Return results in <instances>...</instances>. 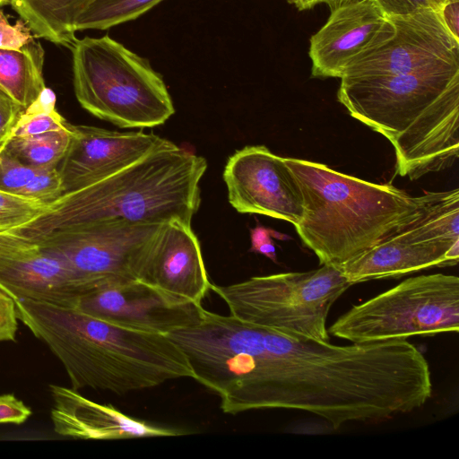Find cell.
Listing matches in <instances>:
<instances>
[{
	"label": "cell",
	"mask_w": 459,
	"mask_h": 459,
	"mask_svg": "<svg viewBox=\"0 0 459 459\" xmlns=\"http://www.w3.org/2000/svg\"><path fill=\"white\" fill-rule=\"evenodd\" d=\"M14 302L19 320L60 360L75 390L121 394L194 378L185 353L167 335L125 327L71 307L29 299Z\"/></svg>",
	"instance_id": "obj_1"
},
{
	"label": "cell",
	"mask_w": 459,
	"mask_h": 459,
	"mask_svg": "<svg viewBox=\"0 0 459 459\" xmlns=\"http://www.w3.org/2000/svg\"><path fill=\"white\" fill-rule=\"evenodd\" d=\"M337 98L353 118L389 140L400 176L418 179L458 159L459 65L342 78Z\"/></svg>",
	"instance_id": "obj_2"
},
{
	"label": "cell",
	"mask_w": 459,
	"mask_h": 459,
	"mask_svg": "<svg viewBox=\"0 0 459 459\" xmlns=\"http://www.w3.org/2000/svg\"><path fill=\"white\" fill-rule=\"evenodd\" d=\"M204 158L172 142L120 171L49 203L39 217L9 233L33 241L74 229L122 225H191L199 209Z\"/></svg>",
	"instance_id": "obj_3"
},
{
	"label": "cell",
	"mask_w": 459,
	"mask_h": 459,
	"mask_svg": "<svg viewBox=\"0 0 459 459\" xmlns=\"http://www.w3.org/2000/svg\"><path fill=\"white\" fill-rule=\"evenodd\" d=\"M303 198L295 226L321 264L341 266L417 220L423 195L300 159L284 158Z\"/></svg>",
	"instance_id": "obj_4"
},
{
	"label": "cell",
	"mask_w": 459,
	"mask_h": 459,
	"mask_svg": "<svg viewBox=\"0 0 459 459\" xmlns=\"http://www.w3.org/2000/svg\"><path fill=\"white\" fill-rule=\"evenodd\" d=\"M71 49L74 94L91 115L122 128H144L175 113L162 76L118 41L85 37Z\"/></svg>",
	"instance_id": "obj_5"
},
{
	"label": "cell",
	"mask_w": 459,
	"mask_h": 459,
	"mask_svg": "<svg viewBox=\"0 0 459 459\" xmlns=\"http://www.w3.org/2000/svg\"><path fill=\"white\" fill-rule=\"evenodd\" d=\"M352 284L338 266L255 276L213 290L230 315L284 334L329 342L326 319L334 302Z\"/></svg>",
	"instance_id": "obj_6"
},
{
	"label": "cell",
	"mask_w": 459,
	"mask_h": 459,
	"mask_svg": "<svg viewBox=\"0 0 459 459\" xmlns=\"http://www.w3.org/2000/svg\"><path fill=\"white\" fill-rule=\"evenodd\" d=\"M459 278L434 273L411 277L353 306L329 328L351 343L407 340L457 333Z\"/></svg>",
	"instance_id": "obj_7"
},
{
	"label": "cell",
	"mask_w": 459,
	"mask_h": 459,
	"mask_svg": "<svg viewBox=\"0 0 459 459\" xmlns=\"http://www.w3.org/2000/svg\"><path fill=\"white\" fill-rule=\"evenodd\" d=\"M159 226L113 225L58 230L31 242L65 264L82 295L138 280L143 249Z\"/></svg>",
	"instance_id": "obj_8"
},
{
	"label": "cell",
	"mask_w": 459,
	"mask_h": 459,
	"mask_svg": "<svg viewBox=\"0 0 459 459\" xmlns=\"http://www.w3.org/2000/svg\"><path fill=\"white\" fill-rule=\"evenodd\" d=\"M388 19L394 29L393 37L351 63L340 79L459 65V39L447 29L440 10H421Z\"/></svg>",
	"instance_id": "obj_9"
},
{
	"label": "cell",
	"mask_w": 459,
	"mask_h": 459,
	"mask_svg": "<svg viewBox=\"0 0 459 459\" xmlns=\"http://www.w3.org/2000/svg\"><path fill=\"white\" fill-rule=\"evenodd\" d=\"M230 205L240 213H256L297 226L303 216V198L284 158L264 145L234 152L223 170Z\"/></svg>",
	"instance_id": "obj_10"
},
{
	"label": "cell",
	"mask_w": 459,
	"mask_h": 459,
	"mask_svg": "<svg viewBox=\"0 0 459 459\" xmlns=\"http://www.w3.org/2000/svg\"><path fill=\"white\" fill-rule=\"evenodd\" d=\"M79 311L125 327L169 335L201 317V304L173 297L138 280L79 296Z\"/></svg>",
	"instance_id": "obj_11"
},
{
	"label": "cell",
	"mask_w": 459,
	"mask_h": 459,
	"mask_svg": "<svg viewBox=\"0 0 459 459\" xmlns=\"http://www.w3.org/2000/svg\"><path fill=\"white\" fill-rule=\"evenodd\" d=\"M68 149L57 167L63 195L100 181L170 141L154 134L118 132L67 122Z\"/></svg>",
	"instance_id": "obj_12"
},
{
	"label": "cell",
	"mask_w": 459,
	"mask_h": 459,
	"mask_svg": "<svg viewBox=\"0 0 459 459\" xmlns=\"http://www.w3.org/2000/svg\"><path fill=\"white\" fill-rule=\"evenodd\" d=\"M394 29L376 0H360L333 11L309 39L311 76L341 78L355 60L393 37Z\"/></svg>",
	"instance_id": "obj_13"
},
{
	"label": "cell",
	"mask_w": 459,
	"mask_h": 459,
	"mask_svg": "<svg viewBox=\"0 0 459 459\" xmlns=\"http://www.w3.org/2000/svg\"><path fill=\"white\" fill-rule=\"evenodd\" d=\"M138 281L201 304L212 284L191 225L170 221L155 230L143 249Z\"/></svg>",
	"instance_id": "obj_14"
},
{
	"label": "cell",
	"mask_w": 459,
	"mask_h": 459,
	"mask_svg": "<svg viewBox=\"0 0 459 459\" xmlns=\"http://www.w3.org/2000/svg\"><path fill=\"white\" fill-rule=\"evenodd\" d=\"M50 418L56 434L80 439L115 440L184 435L181 429L130 417L111 404L93 402L72 387L50 385Z\"/></svg>",
	"instance_id": "obj_15"
},
{
	"label": "cell",
	"mask_w": 459,
	"mask_h": 459,
	"mask_svg": "<svg viewBox=\"0 0 459 459\" xmlns=\"http://www.w3.org/2000/svg\"><path fill=\"white\" fill-rule=\"evenodd\" d=\"M415 221L338 266L346 279L353 285L370 280L399 278L433 266L457 264L459 247L423 237Z\"/></svg>",
	"instance_id": "obj_16"
},
{
	"label": "cell",
	"mask_w": 459,
	"mask_h": 459,
	"mask_svg": "<svg viewBox=\"0 0 459 459\" xmlns=\"http://www.w3.org/2000/svg\"><path fill=\"white\" fill-rule=\"evenodd\" d=\"M0 289L15 299L74 307L82 290L56 256L36 243L0 254Z\"/></svg>",
	"instance_id": "obj_17"
},
{
	"label": "cell",
	"mask_w": 459,
	"mask_h": 459,
	"mask_svg": "<svg viewBox=\"0 0 459 459\" xmlns=\"http://www.w3.org/2000/svg\"><path fill=\"white\" fill-rule=\"evenodd\" d=\"M91 1L13 0L11 6L34 36L72 48L76 40V20Z\"/></svg>",
	"instance_id": "obj_18"
},
{
	"label": "cell",
	"mask_w": 459,
	"mask_h": 459,
	"mask_svg": "<svg viewBox=\"0 0 459 459\" xmlns=\"http://www.w3.org/2000/svg\"><path fill=\"white\" fill-rule=\"evenodd\" d=\"M44 49L32 41L21 49L0 48V88L23 108L30 106L46 88Z\"/></svg>",
	"instance_id": "obj_19"
},
{
	"label": "cell",
	"mask_w": 459,
	"mask_h": 459,
	"mask_svg": "<svg viewBox=\"0 0 459 459\" xmlns=\"http://www.w3.org/2000/svg\"><path fill=\"white\" fill-rule=\"evenodd\" d=\"M0 190L46 204L63 195L57 168L37 169L23 164L0 145Z\"/></svg>",
	"instance_id": "obj_20"
},
{
	"label": "cell",
	"mask_w": 459,
	"mask_h": 459,
	"mask_svg": "<svg viewBox=\"0 0 459 459\" xmlns=\"http://www.w3.org/2000/svg\"><path fill=\"white\" fill-rule=\"evenodd\" d=\"M422 195V212L415 221L417 226L428 238L459 247V189Z\"/></svg>",
	"instance_id": "obj_21"
},
{
	"label": "cell",
	"mask_w": 459,
	"mask_h": 459,
	"mask_svg": "<svg viewBox=\"0 0 459 459\" xmlns=\"http://www.w3.org/2000/svg\"><path fill=\"white\" fill-rule=\"evenodd\" d=\"M71 132L66 127L30 136L8 137L2 148L25 165L37 169L57 168L68 149Z\"/></svg>",
	"instance_id": "obj_22"
},
{
	"label": "cell",
	"mask_w": 459,
	"mask_h": 459,
	"mask_svg": "<svg viewBox=\"0 0 459 459\" xmlns=\"http://www.w3.org/2000/svg\"><path fill=\"white\" fill-rule=\"evenodd\" d=\"M161 1L92 0L76 20L74 30H108L138 18Z\"/></svg>",
	"instance_id": "obj_23"
},
{
	"label": "cell",
	"mask_w": 459,
	"mask_h": 459,
	"mask_svg": "<svg viewBox=\"0 0 459 459\" xmlns=\"http://www.w3.org/2000/svg\"><path fill=\"white\" fill-rule=\"evenodd\" d=\"M55 104V93L46 87L21 114L9 137L37 135L65 128L67 121L56 110Z\"/></svg>",
	"instance_id": "obj_24"
},
{
	"label": "cell",
	"mask_w": 459,
	"mask_h": 459,
	"mask_svg": "<svg viewBox=\"0 0 459 459\" xmlns=\"http://www.w3.org/2000/svg\"><path fill=\"white\" fill-rule=\"evenodd\" d=\"M47 208L46 204L0 190V233H9L28 224Z\"/></svg>",
	"instance_id": "obj_25"
},
{
	"label": "cell",
	"mask_w": 459,
	"mask_h": 459,
	"mask_svg": "<svg viewBox=\"0 0 459 459\" xmlns=\"http://www.w3.org/2000/svg\"><path fill=\"white\" fill-rule=\"evenodd\" d=\"M34 41V34L22 19L11 24L0 8V48L21 49Z\"/></svg>",
	"instance_id": "obj_26"
},
{
	"label": "cell",
	"mask_w": 459,
	"mask_h": 459,
	"mask_svg": "<svg viewBox=\"0 0 459 459\" xmlns=\"http://www.w3.org/2000/svg\"><path fill=\"white\" fill-rule=\"evenodd\" d=\"M387 16L407 15L421 10H441L448 0H376Z\"/></svg>",
	"instance_id": "obj_27"
},
{
	"label": "cell",
	"mask_w": 459,
	"mask_h": 459,
	"mask_svg": "<svg viewBox=\"0 0 459 459\" xmlns=\"http://www.w3.org/2000/svg\"><path fill=\"white\" fill-rule=\"evenodd\" d=\"M14 299L0 289V342H13L18 329Z\"/></svg>",
	"instance_id": "obj_28"
},
{
	"label": "cell",
	"mask_w": 459,
	"mask_h": 459,
	"mask_svg": "<svg viewBox=\"0 0 459 459\" xmlns=\"http://www.w3.org/2000/svg\"><path fill=\"white\" fill-rule=\"evenodd\" d=\"M24 108L0 88V145L9 137Z\"/></svg>",
	"instance_id": "obj_29"
},
{
	"label": "cell",
	"mask_w": 459,
	"mask_h": 459,
	"mask_svg": "<svg viewBox=\"0 0 459 459\" xmlns=\"http://www.w3.org/2000/svg\"><path fill=\"white\" fill-rule=\"evenodd\" d=\"M30 415V409L13 394L0 395V424L20 425Z\"/></svg>",
	"instance_id": "obj_30"
},
{
	"label": "cell",
	"mask_w": 459,
	"mask_h": 459,
	"mask_svg": "<svg viewBox=\"0 0 459 459\" xmlns=\"http://www.w3.org/2000/svg\"><path fill=\"white\" fill-rule=\"evenodd\" d=\"M281 238L278 233L263 226H256L250 230L251 247L249 251L264 255L273 262H277L275 246L272 237Z\"/></svg>",
	"instance_id": "obj_31"
},
{
	"label": "cell",
	"mask_w": 459,
	"mask_h": 459,
	"mask_svg": "<svg viewBox=\"0 0 459 459\" xmlns=\"http://www.w3.org/2000/svg\"><path fill=\"white\" fill-rule=\"evenodd\" d=\"M440 12L449 31L459 39V0H448Z\"/></svg>",
	"instance_id": "obj_32"
},
{
	"label": "cell",
	"mask_w": 459,
	"mask_h": 459,
	"mask_svg": "<svg viewBox=\"0 0 459 459\" xmlns=\"http://www.w3.org/2000/svg\"><path fill=\"white\" fill-rule=\"evenodd\" d=\"M289 4L294 5L299 11H305L314 8L320 4H326L330 11H333L341 6L358 2L360 0H286Z\"/></svg>",
	"instance_id": "obj_33"
},
{
	"label": "cell",
	"mask_w": 459,
	"mask_h": 459,
	"mask_svg": "<svg viewBox=\"0 0 459 459\" xmlns=\"http://www.w3.org/2000/svg\"><path fill=\"white\" fill-rule=\"evenodd\" d=\"M13 0H0V8L5 5H12Z\"/></svg>",
	"instance_id": "obj_34"
}]
</instances>
